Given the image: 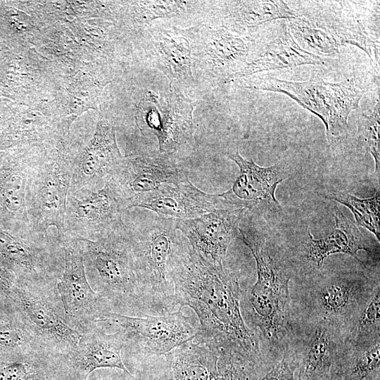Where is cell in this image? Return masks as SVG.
Listing matches in <instances>:
<instances>
[{"instance_id": "e575fe53", "label": "cell", "mask_w": 380, "mask_h": 380, "mask_svg": "<svg viewBox=\"0 0 380 380\" xmlns=\"http://www.w3.org/2000/svg\"><path fill=\"white\" fill-rule=\"evenodd\" d=\"M329 380H342V379L339 378L338 376L334 374H331Z\"/></svg>"}, {"instance_id": "ffe728a7", "label": "cell", "mask_w": 380, "mask_h": 380, "mask_svg": "<svg viewBox=\"0 0 380 380\" xmlns=\"http://www.w3.org/2000/svg\"><path fill=\"white\" fill-rule=\"evenodd\" d=\"M149 58L170 82V89L182 91L194 82L189 30L149 28Z\"/></svg>"}, {"instance_id": "9c48e42d", "label": "cell", "mask_w": 380, "mask_h": 380, "mask_svg": "<svg viewBox=\"0 0 380 380\" xmlns=\"http://www.w3.org/2000/svg\"><path fill=\"white\" fill-rule=\"evenodd\" d=\"M100 322L118 326L125 346L148 357L163 355L200 334L198 319L186 316L179 308L156 316L137 317L107 312Z\"/></svg>"}, {"instance_id": "7a4b0ae2", "label": "cell", "mask_w": 380, "mask_h": 380, "mask_svg": "<svg viewBox=\"0 0 380 380\" xmlns=\"http://www.w3.org/2000/svg\"><path fill=\"white\" fill-rule=\"evenodd\" d=\"M240 239L252 253L257 279L248 294V318L259 331L262 356L279 357L289 343L295 328L289 281L292 260L275 243L251 227H239Z\"/></svg>"}, {"instance_id": "4316f807", "label": "cell", "mask_w": 380, "mask_h": 380, "mask_svg": "<svg viewBox=\"0 0 380 380\" xmlns=\"http://www.w3.org/2000/svg\"><path fill=\"white\" fill-rule=\"evenodd\" d=\"M331 374L342 380H380V338L363 342L346 339Z\"/></svg>"}, {"instance_id": "7c38bea8", "label": "cell", "mask_w": 380, "mask_h": 380, "mask_svg": "<svg viewBox=\"0 0 380 380\" xmlns=\"http://www.w3.org/2000/svg\"><path fill=\"white\" fill-rule=\"evenodd\" d=\"M127 210L124 199L110 179L96 191L69 192L64 220L65 236L95 240L122 227Z\"/></svg>"}, {"instance_id": "9a60e30c", "label": "cell", "mask_w": 380, "mask_h": 380, "mask_svg": "<svg viewBox=\"0 0 380 380\" xmlns=\"http://www.w3.org/2000/svg\"><path fill=\"white\" fill-rule=\"evenodd\" d=\"M347 338L342 328L324 320L296 324L290 343L296 359V380H329L336 358Z\"/></svg>"}, {"instance_id": "44dd1931", "label": "cell", "mask_w": 380, "mask_h": 380, "mask_svg": "<svg viewBox=\"0 0 380 380\" xmlns=\"http://www.w3.org/2000/svg\"><path fill=\"white\" fill-rule=\"evenodd\" d=\"M125 346V341L120 331L108 334L96 324L81 334L75 348L63 360L84 380H87L95 369L106 367L120 369L132 376L121 357Z\"/></svg>"}, {"instance_id": "2e32d148", "label": "cell", "mask_w": 380, "mask_h": 380, "mask_svg": "<svg viewBox=\"0 0 380 380\" xmlns=\"http://www.w3.org/2000/svg\"><path fill=\"white\" fill-rule=\"evenodd\" d=\"M245 212L227 205L198 217L175 220V225L196 253L213 265L224 267L228 247L239 238Z\"/></svg>"}, {"instance_id": "d6986e66", "label": "cell", "mask_w": 380, "mask_h": 380, "mask_svg": "<svg viewBox=\"0 0 380 380\" xmlns=\"http://www.w3.org/2000/svg\"><path fill=\"white\" fill-rule=\"evenodd\" d=\"M123 159L113 127L108 123L101 124L87 150L80 156L74 157L69 192L100 189Z\"/></svg>"}, {"instance_id": "e0dca14e", "label": "cell", "mask_w": 380, "mask_h": 380, "mask_svg": "<svg viewBox=\"0 0 380 380\" xmlns=\"http://www.w3.org/2000/svg\"><path fill=\"white\" fill-rule=\"evenodd\" d=\"M127 209L139 207L155 212L158 217L186 220L201 217L227 205L220 194L205 193L186 178L165 183L125 201Z\"/></svg>"}, {"instance_id": "4dcf8cb0", "label": "cell", "mask_w": 380, "mask_h": 380, "mask_svg": "<svg viewBox=\"0 0 380 380\" xmlns=\"http://www.w3.org/2000/svg\"><path fill=\"white\" fill-rule=\"evenodd\" d=\"M203 1H141L137 2L136 20L144 27L158 18L180 17L190 8H198Z\"/></svg>"}, {"instance_id": "5b68a950", "label": "cell", "mask_w": 380, "mask_h": 380, "mask_svg": "<svg viewBox=\"0 0 380 380\" xmlns=\"http://www.w3.org/2000/svg\"><path fill=\"white\" fill-rule=\"evenodd\" d=\"M245 87L289 96L322 121L329 143L347 133L349 115L358 108L362 97L371 88L360 76H352L338 82L315 76L298 82L258 77L249 80Z\"/></svg>"}, {"instance_id": "ac0fdd59", "label": "cell", "mask_w": 380, "mask_h": 380, "mask_svg": "<svg viewBox=\"0 0 380 380\" xmlns=\"http://www.w3.org/2000/svg\"><path fill=\"white\" fill-rule=\"evenodd\" d=\"M189 178L187 170L173 153H153L124 157L111 176L119 195L125 201L151 191L165 183H177Z\"/></svg>"}, {"instance_id": "7402d4cb", "label": "cell", "mask_w": 380, "mask_h": 380, "mask_svg": "<svg viewBox=\"0 0 380 380\" xmlns=\"http://www.w3.org/2000/svg\"><path fill=\"white\" fill-rule=\"evenodd\" d=\"M334 219L335 225L329 234L315 239L308 231L304 242L305 261L317 274L323 272L324 261L331 255H349L366 267L358 258V251L362 250L372 254L374 251L358 227L338 208H336Z\"/></svg>"}, {"instance_id": "4fadbf2b", "label": "cell", "mask_w": 380, "mask_h": 380, "mask_svg": "<svg viewBox=\"0 0 380 380\" xmlns=\"http://www.w3.org/2000/svg\"><path fill=\"white\" fill-rule=\"evenodd\" d=\"M193 111L191 101L179 90L160 96L149 91L139 103L136 122L156 137L159 153H174L192 135Z\"/></svg>"}, {"instance_id": "52a82bcc", "label": "cell", "mask_w": 380, "mask_h": 380, "mask_svg": "<svg viewBox=\"0 0 380 380\" xmlns=\"http://www.w3.org/2000/svg\"><path fill=\"white\" fill-rule=\"evenodd\" d=\"M74 157L52 154L39 160L30 177L26 203L30 229L39 237H47L55 227L60 242L65 236L64 220L72 175Z\"/></svg>"}, {"instance_id": "8fae6325", "label": "cell", "mask_w": 380, "mask_h": 380, "mask_svg": "<svg viewBox=\"0 0 380 380\" xmlns=\"http://www.w3.org/2000/svg\"><path fill=\"white\" fill-rule=\"evenodd\" d=\"M189 30L192 65L208 79L229 84L248 62L253 39L224 26L201 25Z\"/></svg>"}, {"instance_id": "d4e9b609", "label": "cell", "mask_w": 380, "mask_h": 380, "mask_svg": "<svg viewBox=\"0 0 380 380\" xmlns=\"http://www.w3.org/2000/svg\"><path fill=\"white\" fill-rule=\"evenodd\" d=\"M156 357L160 365L159 380H212L217 353L194 338Z\"/></svg>"}, {"instance_id": "8992f818", "label": "cell", "mask_w": 380, "mask_h": 380, "mask_svg": "<svg viewBox=\"0 0 380 380\" xmlns=\"http://www.w3.org/2000/svg\"><path fill=\"white\" fill-rule=\"evenodd\" d=\"M302 295L308 320H324L347 333L364 308L379 280L362 271L317 274Z\"/></svg>"}, {"instance_id": "5bb4252c", "label": "cell", "mask_w": 380, "mask_h": 380, "mask_svg": "<svg viewBox=\"0 0 380 380\" xmlns=\"http://www.w3.org/2000/svg\"><path fill=\"white\" fill-rule=\"evenodd\" d=\"M228 157L239 168V175L228 191L220 194L228 205L242 208L253 215L266 217L282 212L275 197L277 186L288 175L280 164L261 167L243 158L236 146L227 152Z\"/></svg>"}, {"instance_id": "6da1fadb", "label": "cell", "mask_w": 380, "mask_h": 380, "mask_svg": "<svg viewBox=\"0 0 380 380\" xmlns=\"http://www.w3.org/2000/svg\"><path fill=\"white\" fill-rule=\"evenodd\" d=\"M171 276L174 308L189 306L197 315L200 334L196 341L212 349H231L265 367L258 336L243 317L235 273L206 261L188 243L175 258Z\"/></svg>"}, {"instance_id": "30bf717a", "label": "cell", "mask_w": 380, "mask_h": 380, "mask_svg": "<svg viewBox=\"0 0 380 380\" xmlns=\"http://www.w3.org/2000/svg\"><path fill=\"white\" fill-rule=\"evenodd\" d=\"M60 244L63 253L64 267L56 289L63 308L65 322L82 334L97 324L103 315L110 310L88 281L79 241L65 236Z\"/></svg>"}, {"instance_id": "277c9868", "label": "cell", "mask_w": 380, "mask_h": 380, "mask_svg": "<svg viewBox=\"0 0 380 380\" xmlns=\"http://www.w3.org/2000/svg\"><path fill=\"white\" fill-rule=\"evenodd\" d=\"M125 224L148 312L163 315L172 312L175 286L171 269L188 244L187 239L176 229L175 219L157 216L139 226Z\"/></svg>"}, {"instance_id": "603a6c76", "label": "cell", "mask_w": 380, "mask_h": 380, "mask_svg": "<svg viewBox=\"0 0 380 380\" xmlns=\"http://www.w3.org/2000/svg\"><path fill=\"white\" fill-rule=\"evenodd\" d=\"M317 6L311 11H301L297 13L309 23L324 32L341 46L347 44L362 50L379 70V43L369 34L365 26L356 17L347 14L336 4Z\"/></svg>"}, {"instance_id": "83f0119b", "label": "cell", "mask_w": 380, "mask_h": 380, "mask_svg": "<svg viewBox=\"0 0 380 380\" xmlns=\"http://www.w3.org/2000/svg\"><path fill=\"white\" fill-rule=\"evenodd\" d=\"M320 195L326 198L337 201L349 208L355 217L357 224L373 233L379 241V190L368 198H358L348 193L339 191L320 194Z\"/></svg>"}, {"instance_id": "d6a6232c", "label": "cell", "mask_w": 380, "mask_h": 380, "mask_svg": "<svg viewBox=\"0 0 380 380\" xmlns=\"http://www.w3.org/2000/svg\"><path fill=\"white\" fill-rule=\"evenodd\" d=\"M380 103L378 98L372 112L357 113V137L359 145L374 160V174L379 179L380 167Z\"/></svg>"}, {"instance_id": "f546056e", "label": "cell", "mask_w": 380, "mask_h": 380, "mask_svg": "<svg viewBox=\"0 0 380 380\" xmlns=\"http://www.w3.org/2000/svg\"><path fill=\"white\" fill-rule=\"evenodd\" d=\"M379 338L380 285L379 284L353 323L346 339L354 342H363Z\"/></svg>"}, {"instance_id": "3957f363", "label": "cell", "mask_w": 380, "mask_h": 380, "mask_svg": "<svg viewBox=\"0 0 380 380\" xmlns=\"http://www.w3.org/2000/svg\"><path fill=\"white\" fill-rule=\"evenodd\" d=\"M77 240L86 273L110 312L146 315L148 310L139 285L125 222L95 240Z\"/></svg>"}, {"instance_id": "484cf974", "label": "cell", "mask_w": 380, "mask_h": 380, "mask_svg": "<svg viewBox=\"0 0 380 380\" xmlns=\"http://www.w3.org/2000/svg\"><path fill=\"white\" fill-rule=\"evenodd\" d=\"M222 17V26L240 36L248 34L258 26L279 19L298 16L284 1H217Z\"/></svg>"}, {"instance_id": "f1b7e54d", "label": "cell", "mask_w": 380, "mask_h": 380, "mask_svg": "<svg viewBox=\"0 0 380 380\" xmlns=\"http://www.w3.org/2000/svg\"><path fill=\"white\" fill-rule=\"evenodd\" d=\"M216 369L212 380H255L263 369L227 348L215 349Z\"/></svg>"}, {"instance_id": "ba28073f", "label": "cell", "mask_w": 380, "mask_h": 380, "mask_svg": "<svg viewBox=\"0 0 380 380\" xmlns=\"http://www.w3.org/2000/svg\"><path fill=\"white\" fill-rule=\"evenodd\" d=\"M9 295L25 327L42 348L62 358L75 348L81 334L65 322L56 286L17 281Z\"/></svg>"}, {"instance_id": "836d02e7", "label": "cell", "mask_w": 380, "mask_h": 380, "mask_svg": "<svg viewBox=\"0 0 380 380\" xmlns=\"http://www.w3.org/2000/svg\"><path fill=\"white\" fill-rule=\"evenodd\" d=\"M296 359L289 342L281 357L262 372L255 380H296Z\"/></svg>"}, {"instance_id": "1f68e13d", "label": "cell", "mask_w": 380, "mask_h": 380, "mask_svg": "<svg viewBox=\"0 0 380 380\" xmlns=\"http://www.w3.org/2000/svg\"><path fill=\"white\" fill-rule=\"evenodd\" d=\"M39 347L18 312L16 317L0 315V350L19 354Z\"/></svg>"}, {"instance_id": "cb8c5ba5", "label": "cell", "mask_w": 380, "mask_h": 380, "mask_svg": "<svg viewBox=\"0 0 380 380\" xmlns=\"http://www.w3.org/2000/svg\"><path fill=\"white\" fill-rule=\"evenodd\" d=\"M312 65H325L324 58L302 49L289 33L286 23L284 24L276 37L264 47L232 78V82L265 71L289 69Z\"/></svg>"}]
</instances>
